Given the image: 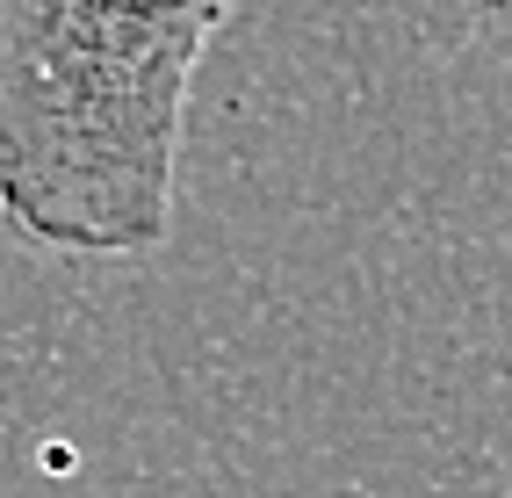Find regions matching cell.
<instances>
[{
	"label": "cell",
	"instance_id": "cell-2",
	"mask_svg": "<svg viewBox=\"0 0 512 498\" xmlns=\"http://www.w3.org/2000/svg\"><path fill=\"white\" fill-rule=\"evenodd\" d=\"M462 8H469L476 22H484L498 44H512V0H462Z\"/></svg>",
	"mask_w": 512,
	"mask_h": 498
},
{
	"label": "cell",
	"instance_id": "cell-1",
	"mask_svg": "<svg viewBox=\"0 0 512 498\" xmlns=\"http://www.w3.org/2000/svg\"><path fill=\"white\" fill-rule=\"evenodd\" d=\"M238 0H0V224L58 260L159 253L202 58Z\"/></svg>",
	"mask_w": 512,
	"mask_h": 498
}]
</instances>
